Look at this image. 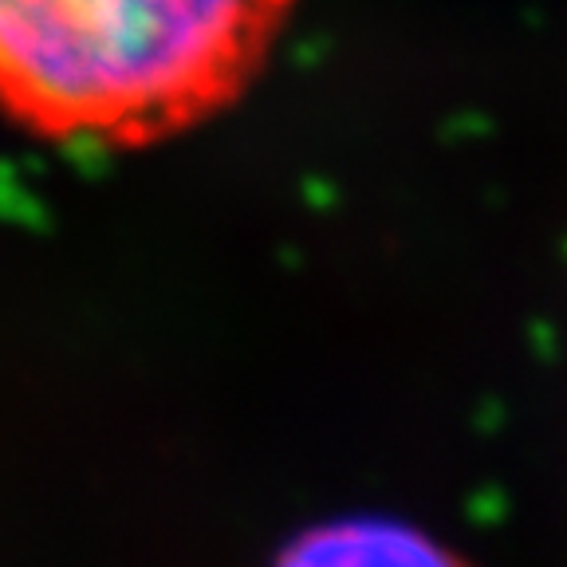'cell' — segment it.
Here are the masks:
<instances>
[{
  "label": "cell",
  "instance_id": "1",
  "mask_svg": "<svg viewBox=\"0 0 567 567\" xmlns=\"http://www.w3.org/2000/svg\"><path fill=\"white\" fill-rule=\"evenodd\" d=\"M296 4L0 0V118L60 146H158L257 83Z\"/></svg>",
  "mask_w": 567,
  "mask_h": 567
},
{
  "label": "cell",
  "instance_id": "2",
  "mask_svg": "<svg viewBox=\"0 0 567 567\" xmlns=\"http://www.w3.org/2000/svg\"><path fill=\"white\" fill-rule=\"evenodd\" d=\"M276 567H465L434 536L386 516H351L296 536Z\"/></svg>",
  "mask_w": 567,
  "mask_h": 567
}]
</instances>
